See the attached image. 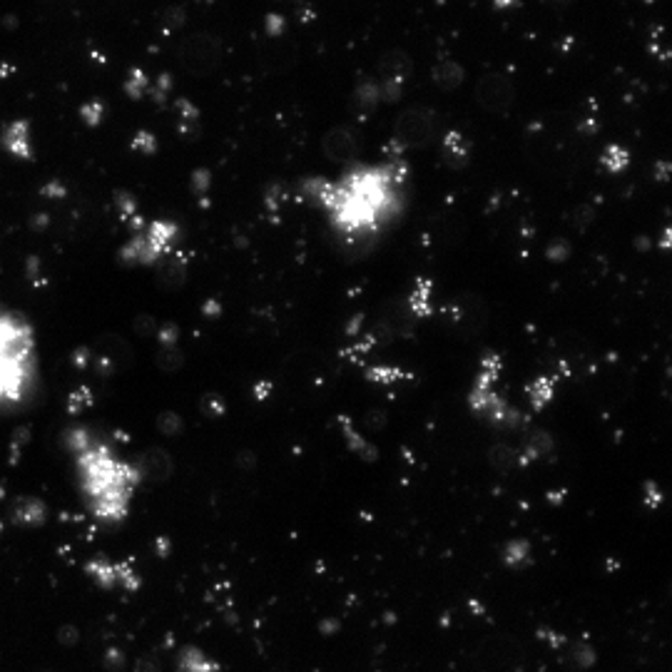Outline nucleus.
Segmentation results:
<instances>
[{
  "instance_id": "obj_1",
  "label": "nucleus",
  "mask_w": 672,
  "mask_h": 672,
  "mask_svg": "<svg viewBox=\"0 0 672 672\" xmlns=\"http://www.w3.org/2000/svg\"><path fill=\"white\" fill-rule=\"evenodd\" d=\"M406 167L401 162L354 165L339 177L307 182V194L349 246H369L401 212Z\"/></svg>"
},
{
  "instance_id": "obj_2",
  "label": "nucleus",
  "mask_w": 672,
  "mask_h": 672,
  "mask_svg": "<svg viewBox=\"0 0 672 672\" xmlns=\"http://www.w3.org/2000/svg\"><path fill=\"white\" fill-rule=\"evenodd\" d=\"M67 456L83 508L95 523L118 525L132 513L142 469L90 428L67 434Z\"/></svg>"
},
{
  "instance_id": "obj_3",
  "label": "nucleus",
  "mask_w": 672,
  "mask_h": 672,
  "mask_svg": "<svg viewBox=\"0 0 672 672\" xmlns=\"http://www.w3.org/2000/svg\"><path fill=\"white\" fill-rule=\"evenodd\" d=\"M40 386V346L32 324L0 307V417L22 411Z\"/></svg>"
},
{
  "instance_id": "obj_4",
  "label": "nucleus",
  "mask_w": 672,
  "mask_h": 672,
  "mask_svg": "<svg viewBox=\"0 0 672 672\" xmlns=\"http://www.w3.org/2000/svg\"><path fill=\"white\" fill-rule=\"evenodd\" d=\"M476 100L483 110L503 115L515 100V85L506 73H486L476 85Z\"/></svg>"
},
{
  "instance_id": "obj_5",
  "label": "nucleus",
  "mask_w": 672,
  "mask_h": 672,
  "mask_svg": "<svg viewBox=\"0 0 672 672\" xmlns=\"http://www.w3.org/2000/svg\"><path fill=\"white\" fill-rule=\"evenodd\" d=\"M436 115L426 107L408 110L396 122V138L401 139L406 148H421V145H428L431 138L436 135Z\"/></svg>"
},
{
  "instance_id": "obj_6",
  "label": "nucleus",
  "mask_w": 672,
  "mask_h": 672,
  "mask_svg": "<svg viewBox=\"0 0 672 672\" xmlns=\"http://www.w3.org/2000/svg\"><path fill=\"white\" fill-rule=\"evenodd\" d=\"M172 237H175V229L170 224H152L148 235L138 237L135 242L125 246L128 259L130 262H157L167 252V246L172 249Z\"/></svg>"
},
{
  "instance_id": "obj_7",
  "label": "nucleus",
  "mask_w": 672,
  "mask_h": 672,
  "mask_svg": "<svg viewBox=\"0 0 672 672\" xmlns=\"http://www.w3.org/2000/svg\"><path fill=\"white\" fill-rule=\"evenodd\" d=\"M553 436L545 431V428H523L521 444H518V451H521V461L523 469L531 466V463H538L543 461L545 456L553 453Z\"/></svg>"
},
{
  "instance_id": "obj_8",
  "label": "nucleus",
  "mask_w": 672,
  "mask_h": 672,
  "mask_svg": "<svg viewBox=\"0 0 672 672\" xmlns=\"http://www.w3.org/2000/svg\"><path fill=\"white\" fill-rule=\"evenodd\" d=\"M222 53L220 43L214 38H207V35H197L190 43L184 45V58L187 63H214Z\"/></svg>"
},
{
  "instance_id": "obj_9",
  "label": "nucleus",
  "mask_w": 672,
  "mask_h": 672,
  "mask_svg": "<svg viewBox=\"0 0 672 672\" xmlns=\"http://www.w3.org/2000/svg\"><path fill=\"white\" fill-rule=\"evenodd\" d=\"M491 463L498 470H503V473L523 469L521 451H518V446L508 444V441H498V444H493L491 446Z\"/></svg>"
},
{
  "instance_id": "obj_10",
  "label": "nucleus",
  "mask_w": 672,
  "mask_h": 672,
  "mask_svg": "<svg viewBox=\"0 0 672 672\" xmlns=\"http://www.w3.org/2000/svg\"><path fill=\"white\" fill-rule=\"evenodd\" d=\"M463 77H466V73L456 60H444L434 67V83L441 90H459L463 85Z\"/></svg>"
},
{
  "instance_id": "obj_11",
  "label": "nucleus",
  "mask_w": 672,
  "mask_h": 672,
  "mask_svg": "<svg viewBox=\"0 0 672 672\" xmlns=\"http://www.w3.org/2000/svg\"><path fill=\"white\" fill-rule=\"evenodd\" d=\"M563 658L568 665H573L578 670H587L596 662V650H593V645L583 641H568L563 642Z\"/></svg>"
},
{
  "instance_id": "obj_12",
  "label": "nucleus",
  "mask_w": 672,
  "mask_h": 672,
  "mask_svg": "<svg viewBox=\"0 0 672 672\" xmlns=\"http://www.w3.org/2000/svg\"><path fill=\"white\" fill-rule=\"evenodd\" d=\"M553 396L555 384L553 379H548V376H538V379H533V384L528 386V399H531V406H533L535 411H541V408L551 404Z\"/></svg>"
},
{
  "instance_id": "obj_13",
  "label": "nucleus",
  "mask_w": 672,
  "mask_h": 672,
  "mask_svg": "<svg viewBox=\"0 0 672 672\" xmlns=\"http://www.w3.org/2000/svg\"><path fill=\"white\" fill-rule=\"evenodd\" d=\"M630 160H632V157H630L628 149L613 145V148H605L603 157H600V165L608 172H613V175H620V172L628 170Z\"/></svg>"
},
{
  "instance_id": "obj_14",
  "label": "nucleus",
  "mask_w": 672,
  "mask_h": 672,
  "mask_svg": "<svg viewBox=\"0 0 672 672\" xmlns=\"http://www.w3.org/2000/svg\"><path fill=\"white\" fill-rule=\"evenodd\" d=\"M531 543L528 541H513V543L506 545V553H503V558H506V563L513 568H521L525 566V563H531Z\"/></svg>"
},
{
  "instance_id": "obj_15",
  "label": "nucleus",
  "mask_w": 672,
  "mask_h": 672,
  "mask_svg": "<svg viewBox=\"0 0 672 672\" xmlns=\"http://www.w3.org/2000/svg\"><path fill=\"white\" fill-rule=\"evenodd\" d=\"M329 145L336 148L331 149V155H334V157H342V160H349L354 155V149H356V142H354L352 135H346V132H336V135L329 139Z\"/></svg>"
},
{
  "instance_id": "obj_16",
  "label": "nucleus",
  "mask_w": 672,
  "mask_h": 672,
  "mask_svg": "<svg viewBox=\"0 0 672 672\" xmlns=\"http://www.w3.org/2000/svg\"><path fill=\"white\" fill-rule=\"evenodd\" d=\"M593 220H596V207H590V204H583V207H578L576 212H573V224H576L580 232L587 229L593 224Z\"/></svg>"
},
{
  "instance_id": "obj_17",
  "label": "nucleus",
  "mask_w": 672,
  "mask_h": 672,
  "mask_svg": "<svg viewBox=\"0 0 672 672\" xmlns=\"http://www.w3.org/2000/svg\"><path fill=\"white\" fill-rule=\"evenodd\" d=\"M545 3V8H553V11H563V8H568L573 0H543Z\"/></svg>"
},
{
  "instance_id": "obj_18",
  "label": "nucleus",
  "mask_w": 672,
  "mask_h": 672,
  "mask_svg": "<svg viewBox=\"0 0 672 672\" xmlns=\"http://www.w3.org/2000/svg\"><path fill=\"white\" fill-rule=\"evenodd\" d=\"M658 245H660V249H672V227H668V229L662 232L660 242H658Z\"/></svg>"
}]
</instances>
